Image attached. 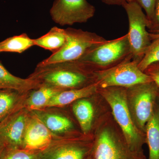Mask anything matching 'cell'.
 Segmentation results:
<instances>
[{"label": "cell", "instance_id": "obj_21", "mask_svg": "<svg viewBox=\"0 0 159 159\" xmlns=\"http://www.w3.org/2000/svg\"><path fill=\"white\" fill-rule=\"evenodd\" d=\"M21 93L12 89L0 90V122L19 108Z\"/></svg>", "mask_w": 159, "mask_h": 159}, {"label": "cell", "instance_id": "obj_29", "mask_svg": "<svg viewBox=\"0 0 159 159\" xmlns=\"http://www.w3.org/2000/svg\"><path fill=\"white\" fill-rule=\"evenodd\" d=\"M2 145L0 144V152H1V150H2Z\"/></svg>", "mask_w": 159, "mask_h": 159}, {"label": "cell", "instance_id": "obj_10", "mask_svg": "<svg viewBox=\"0 0 159 159\" xmlns=\"http://www.w3.org/2000/svg\"><path fill=\"white\" fill-rule=\"evenodd\" d=\"M29 118L19 107L1 121L0 144L13 148L22 145Z\"/></svg>", "mask_w": 159, "mask_h": 159}, {"label": "cell", "instance_id": "obj_31", "mask_svg": "<svg viewBox=\"0 0 159 159\" xmlns=\"http://www.w3.org/2000/svg\"><path fill=\"white\" fill-rule=\"evenodd\" d=\"M158 97L159 98V95H158Z\"/></svg>", "mask_w": 159, "mask_h": 159}, {"label": "cell", "instance_id": "obj_13", "mask_svg": "<svg viewBox=\"0 0 159 159\" xmlns=\"http://www.w3.org/2000/svg\"><path fill=\"white\" fill-rule=\"evenodd\" d=\"M41 84L31 77L26 79L11 74L0 61V90L12 89L21 94L38 88Z\"/></svg>", "mask_w": 159, "mask_h": 159}, {"label": "cell", "instance_id": "obj_26", "mask_svg": "<svg viewBox=\"0 0 159 159\" xmlns=\"http://www.w3.org/2000/svg\"><path fill=\"white\" fill-rule=\"evenodd\" d=\"M148 28L151 29L156 33L159 32V0H156L153 18Z\"/></svg>", "mask_w": 159, "mask_h": 159}, {"label": "cell", "instance_id": "obj_22", "mask_svg": "<svg viewBox=\"0 0 159 159\" xmlns=\"http://www.w3.org/2000/svg\"><path fill=\"white\" fill-rule=\"evenodd\" d=\"M159 62V37L153 40L138 64L141 70L144 72L152 65Z\"/></svg>", "mask_w": 159, "mask_h": 159}, {"label": "cell", "instance_id": "obj_18", "mask_svg": "<svg viewBox=\"0 0 159 159\" xmlns=\"http://www.w3.org/2000/svg\"><path fill=\"white\" fill-rule=\"evenodd\" d=\"M73 111L84 134L91 130L94 117V109L93 104L85 99H79L74 102Z\"/></svg>", "mask_w": 159, "mask_h": 159}, {"label": "cell", "instance_id": "obj_3", "mask_svg": "<svg viewBox=\"0 0 159 159\" xmlns=\"http://www.w3.org/2000/svg\"><path fill=\"white\" fill-rule=\"evenodd\" d=\"M129 57L132 55L126 34L95 47L76 61L94 73L115 66Z\"/></svg>", "mask_w": 159, "mask_h": 159}, {"label": "cell", "instance_id": "obj_6", "mask_svg": "<svg viewBox=\"0 0 159 159\" xmlns=\"http://www.w3.org/2000/svg\"><path fill=\"white\" fill-rule=\"evenodd\" d=\"M90 157L91 159H146L143 152L131 149L123 135L109 125L98 130Z\"/></svg>", "mask_w": 159, "mask_h": 159}, {"label": "cell", "instance_id": "obj_30", "mask_svg": "<svg viewBox=\"0 0 159 159\" xmlns=\"http://www.w3.org/2000/svg\"><path fill=\"white\" fill-rule=\"evenodd\" d=\"M89 159H91V157H90L89 158Z\"/></svg>", "mask_w": 159, "mask_h": 159}, {"label": "cell", "instance_id": "obj_12", "mask_svg": "<svg viewBox=\"0 0 159 159\" xmlns=\"http://www.w3.org/2000/svg\"><path fill=\"white\" fill-rule=\"evenodd\" d=\"M97 82L80 88L64 90L52 97L46 107H60L68 105L79 99H85L98 93Z\"/></svg>", "mask_w": 159, "mask_h": 159}, {"label": "cell", "instance_id": "obj_8", "mask_svg": "<svg viewBox=\"0 0 159 159\" xmlns=\"http://www.w3.org/2000/svg\"><path fill=\"white\" fill-rule=\"evenodd\" d=\"M122 6L128 16L129 27L127 35L132 60L139 62L151 43L149 33L147 31L149 22L136 2H126Z\"/></svg>", "mask_w": 159, "mask_h": 159}, {"label": "cell", "instance_id": "obj_11", "mask_svg": "<svg viewBox=\"0 0 159 159\" xmlns=\"http://www.w3.org/2000/svg\"><path fill=\"white\" fill-rule=\"evenodd\" d=\"M52 133L34 114L29 117L22 145L25 150L33 151L45 148L51 143Z\"/></svg>", "mask_w": 159, "mask_h": 159}, {"label": "cell", "instance_id": "obj_17", "mask_svg": "<svg viewBox=\"0 0 159 159\" xmlns=\"http://www.w3.org/2000/svg\"><path fill=\"white\" fill-rule=\"evenodd\" d=\"M146 142L149 149L148 159H159V109L155 108L147 123L145 131Z\"/></svg>", "mask_w": 159, "mask_h": 159}, {"label": "cell", "instance_id": "obj_9", "mask_svg": "<svg viewBox=\"0 0 159 159\" xmlns=\"http://www.w3.org/2000/svg\"><path fill=\"white\" fill-rule=\"evenodd\" d=\"M95 12L87 0H55L50 11L52 20L62 26L86 22Z\"/></svg>", "mask_w": 159, "mask_h": 159}, {"label": "cell", "instance_id": "obj_15", "mask_svg": "<svg viewBox=\"0 0 159 159\" xmlns=\"http://www.w3.org/2000/svg\"><path fill=\"white\" fill-rule=\"evenodd\" d=\"M64 90L56 87L42 84L35 90L27 99V107L31 110L38 111L45 108L52 97L61 91Z\"/></svg>", "mask_w": 159, "mask_h": 159}, {"label": "cell", "instance_id": "obj_20", "mask_svg": "<svg viewBox=\"0 0 159 159\" xmlns=\"http://www.w3.org/2000/svg\"><path fill=\"white\" fill-rule=\"evenodd\" d=\"M34 46V39L24 33L0 42V53L12 52L21 54Z\"/></svg>", "mask_w": 159, "mask_h": 159}, {"label": "cell", "instance_id": "obj_25", "mask_svg": "<svg viewBox=\"0 0 159 159\" xmlns=\"http://www.w3.org/2000/svg\"><path fill=\"white\" fill-rule=\"evenodd\" d=\"M144 72L150 76L152 81L159 88V62L152 65Z\"/></svg>", "mask_w": 159, "mask_h": 159}, {"label": "cell", "instance_id": "obj_5", "mask_svg": "<svg viewBox=\"0 0 159 159\" xmlns=\"http://www.w3.org/2000/svg\"><path fill=\"white\" fill-rule=\"evenodd\" d=\"M159 88L153 81L126 88V100L135 125L145 134L147 123L155 109Z\"/></svg>", "mask_w": 159, "mask_h": 159}, {"label": "cell", "instance_id": "obj_23", "mask_svg": "<svg viewBox=\"0 0 159 159\" xmlns=\"http://www.w3.org/2000/svg\"><path fill=\"white\" fill-rule=\"evenodd\" d=\"M2 159H37L33 151L13 149L9 152Z\"/></svg>", "mask_w": 159, "mask_h": 159}, {"label": "cell", "instance_id": "obj_1", "mask_svg": "<svg viewBox=\"0 0 159 159\" xmlns=\"http://www.w3.org/2000/svg\"><path fill=\"white\" fill-rule=\"evenodd\" d=\"M31 77L37 80L41 84L64 90L80 88L96 81L94 73L76 61L37 66L35 73Z\"/></svg>", "mask_w": 159, "mask_h": 159}, {"label": "cell", "instance_id": "obj_24", "mask_svg": "<svg viewBox=\"0 0 159 159\" xmlns=\"http://www.w3.org/2000/svg\"><path fill=\"white\" fill-rule=\"evenodd\" d=\"M134 1L136 2L141 8L145 10L150 24L153 18L156 0H134Z\"/></svg>", "mask_w": 159, "mask_h": 159}, {"label": "cell", "instance_id": "obj_7", "mask_svg": "<svg viewBox=\"0 0 159 159\" xmlns=\"http://www.w3.org/2000/svg\"><path fill=\"white\" fill-rule=\"evenodd\" d=\"M139 62L132 57L110 68L94 72L99 89L111 87L128 88L139 84L152 81L151 77L138 66Z\"/></svg>", "mask_w": 159, "mask_h": 159}, {"label": "cell", "instance_id": "obj_14", "mask_svg": "<svg viewBox=\"0 0 159 159\" xmlns=\"http://www.w3.org/2000/svg\"><path fill=\"white\" fill-rule=\"evenodd\" d=\"M93 144L71 143L58 146L45 156L44 159H85L91 154Z\"/></svg>", "mask_w": 159, "mask_h": 159}, {"label": "cell", "instance_id": "obj_16", "mask_svg": "<svg viewBox=\"0 0 159 159\" xmlns=\"http://www.w3.org/2000/svg\"><path fill=\"white\" fill-rule=\"evenodd\" d=\"M66 39L65 29L54 27L46 34L34 39V46L48 50L54 54L63 47Z\"/></svg>", "mask_w": 159, "mask_h": 159}, {"label": "cell", "instance_id": "obj_27", "mask_svg": "<svg viewBox=\"0 0 159 159\" xmlns=\"http://www.w3.org/2000/svg\"><path fill=\"white\" fill-rule=\"evenodd\" d=\"M100 1L106 5L122 6L125 3L133 2L134 0H100Z\"/></svg>", "mask_w": 159, "mask_h": 159}, {"label": "cell", "instance_id": "obj_19", "mask_svg": "<svg viewBox=\"0 0 159 159\" xmlns=\"http://www.w3.org/2000/svg\"><path fill=\"white\" fill-rule=\"evenodd\" d=\"M34 114L42 121L51 133H63L70 130L73 123L66 117L57 114L35 111Z\"/></svg>", "mask_w": 159, "mask_h": 159}, {"label": "cell", "instance_id": "obj_28", "mask_svg": "<svg viewBox=\"0 0 159 159\" xmlns=\"http://www.w3.org/2000/svg\"><path fill=\"white\" fill-rule=\"evenodd\" d=\"M149 35H150V37L151 39H154L157 38L159 37V33H149Z\"/></svg>", "mask_w": 159, "mask_h": 159}, {"label": "cell", "instance_id": "obj_2", "mask_svg": "<svg viewBox=\"0 0 159 159\" xmlns=\"http://www.w3.org/2000/svg\"><path fill=\"white\" fill-rule=\"evenodd\" d=\"M99 93L110 106L114 119L122 131L129 147L134 151L143 152L145 134L135 125L126 100V88L111 87L98 89Z\"/></svg>", "mask_w": 159, "mask_h": 159}, {"label": "cell", "instance_id": "obj_4", "mask_svg": "<svg viewBox=\"0 0 159 159\" xmlns=\"http://www.w3.org/2000/svg\"><path fill=\"white\" fill-rule=\"evenodd\" d=\"M65 31L66 39L63 47L39 62L37 66L76 61L91 49L107 41L96 33L81 29L69 28Z\"/></svg>", "mask_w": 159, "mask_h": 159}]
</instances>
